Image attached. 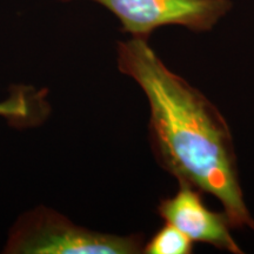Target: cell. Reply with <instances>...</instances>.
<instances>
[{
  "label": "cell",
  "mask_w": 254,
  "mask_h": 254,
  "mask_svg": "<svg viewBox=\"0 0 254 254\" xmlns=\"http://www.w3.org/2000/svg\"><path fill=\"white\" fill-rule=\"evenodd\" d=\"M117 65L144 92L151 148L159 166L182 185L217 199L232 227L254 231L233 135L218 107L168 68L147 39L119 41Z\"/></svg>",
  "instance_id": "1"
},
{
  "label": "cell",
  "mask_w": 254,
  "mask_h": 254,
  "mask_svg": "<svg viewBox=\"0 0 254 254\" xmlns=\"http://www.w3.org/2000/svg\"><path fill=\"white\" fill-rule=\"evenodd\" d=\"M140 233L119 236L92 231L55 209L38 206L18 218L8 232L2 253L8 254H138Z\"/></svg>",
  "instance_id": "2"
},
{
  "label": "cell",
  "mask_w": 254,
  "mask_h": 254,
  "mask_svg": "<svg viewBox=\"0 0 254 254\" xmlns=\"http://www.w3.org/2000/svg\"><path fill=\"white\" fill-rule=\"evenodd\" d=\"M72 1V0H63ZM110 11L122 31L150 39L154 31L179 26L193 33L211 32L230 13L232 0H90Z\"/></svg>",
  "instance_id": "3"
},
{
  "label": "cell",
  "mask_w": 254,
  "mask_h": 254,
  "mask_svg": "<svg viewBox=\"0 0 254 254\" xmlns=\"http://www.w3.org/2000/svg\"><path fill=\"white\" fill-rule=\"evenodd\" d=\"M158 214L193 243L206 244L232 254L244 253L232 236L233 227L226 214L208 208L202 199V192L194 187L179 184L173 195L160 200Z\"/></svg>",
  "instance_id": "4"
},
{
  "label": "cell",
  "mask_w": 254,
  "mask_h": 254,
  "mask_svg": "<svg viewBox=\"0 0 254 254\" xmlns=\"http://www.w3.org/2000/svg\"><path fill=\"white\" fill-rule=\"evenodd\" d=\"M193 241L187 238L173 225L167 224L155 232L153 237L145 241L146 254H190L193 252Z\"/></svg>",
  "instance_id": "5"
},
{
  "label": "cell",
  "mask_w": 254,
  "mask_h": 254,
  "mask_svg": "<svg viewBox=\"0 0 254 254\" xmlns=\"http://www.w3.org/2000/svg\"><path fill=\"white\" fill-rule=\"evenodd\" d=\"M0 116L8 119L24 120L30 116V106L23 95L0 103Z\"/></svg>",
  "instance_id": "6"
}]
</instances>
